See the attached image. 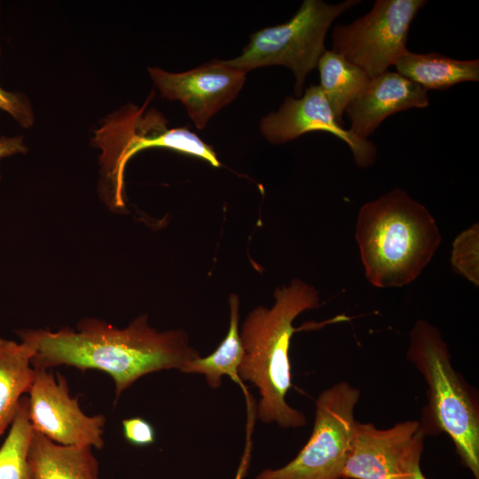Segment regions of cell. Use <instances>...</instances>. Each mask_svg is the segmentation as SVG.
Segmentation results:
<instances>
[{"mask_svg": "<svg viewBox=\"0 0 479 479\" xmlns=\"http://www.w3.org/2000/svg\"><path fill=\"white\" fill-rule=\"evenodd\" d=\"M0 108L10 114L23 127L33 124V111L22 95L7 91L0 87Z\"/></svg>", "mask_w": 479, "mask_h": 479, "instance_id": "cell-22", "label": "cell"}, {"mask_svg": "<svg viewBox=\"0 0 479 479\" xmlns=\"http://www.w3.org/2000/svg\"><path fill=\"white\" fill-rule=\"evenodd\" d=\"M253 423L254 421H252L250 419L248 420V426H247V444H246V447H245V452L242 455V458H241V461H240V464L238 467V470H237V473L235 475V477L234 479H244V477L247 475V470H248V467H249V464H250V456H251V446H252V443H251V432L253 430L252 427H253Z\"/></svg>", "mask_w": 479, "mask_h": 479, "instance_id": "cell-24", "label": "cell"}, {"mask_svg": "<svg viewBox=\"0 0 479 479\" xmlns=\"http://www.w3.org/2000/svg\"><path fill=\"white\" fill-rule=\"evenodd\" d=\"M17 334L20 342L0 338V437L12 424L36 372L31 365L37 347L35 331L21 330Z\"/></svg>", "mask_w": 479, "mask_h": 479, "instance_id": "cell-14", "label": "cell"}, {"mask_svg": "<svg viewBox=\"0 0 479 479\" xmlns=\"http://www.w3.org/2000/svg\"><path fill=\"white\" fill-rule=\"evenodd\" d=\"M122 424L123 436L130 444L145 447L155 442V429L146 420L141 417H132L123 420Z\"/></svg>", "mask_w": 479, "mask_h": 479, "instance_id": "cell-21", "label": "cell"}, {"mask_svg": "<svg viewBox=\"0 0 479 479\" xmlns=\"http://www.w3.org/2000/svg\"><path fill=\"white\" fill-rule=\"evenodd\" d=\"M10 426L0 447V479H35L27 459L33 433L27 397L20 398Z\"/></svg>", "mask_w": 479, "mask_h": 479, "instance_id": "cell-19", "label": "cell"}, {"mask_svg": "<svg viewBox=\"0 0 479 479\" xmlns=\"http://www.w3.org/2000/svg\"><path fill=\"white\" fill-rule=\"evenodd\" d=\"M148 73L161 96L181 101L200 130L237 97L247 75L217 59L183 73L158 67H148Z\"/></svg>", "mask_w": 479, "mask_h": 479, "instance_id": "cell-11", "label": "cell"}, {"mask_svg": "<svg viewBox=\"0 0 479 479\" xmlns=\"http://www.w3.org/2000/svg\"><path fill=\"white\" fill-rule=\"evenodd\" d=\"M420 459L417 458L411 463L402 479H428L421 471Z\"/></svg>", "mask_w": 479, "mask_h": 479, "instance_id": "cell-25", "label": "cell"}, {"mask_svg": "<svg viewBox=\"0 0 479 479\" xmlns=\"http://www.w3.org/2000/svg\"><path fill=\"white\" fill-rule=\"evenodd\" d=\"M407 358L428 386L420 425L426 434L444 432L461 463L479 479V404L475 391L453 368L440 330L424 319L409 333Z\"/></svg>", "mask_w": 479, "mask_h": 479, "instance_id": "cell-4", "label": "cell"}, {"mask_svg": "<svg viewBox=\"0 0 479 479\" xmlns=\"http://www.w3.org/2000/svg\"><path fill=\"white\" fill-rule=\"evenodd\" d=\"M27 459L35 479H100L91 447L59 444L34 429Z\"/></svg>", "mask_w": 479, "mask_h": 479, "instance_id": "cell-15", "label": "cell"}, {"mask_svg": "<svg viewBox=\"0 0 479 479\" xmlns=\"http://www.w3.org/2000/svg\"><path fill=\"white\" fill-rule=\"evenodd\" d=\"M360 2L345 0L330 4L304 0L288 21L252 34L239 57L224 61L245 73L265 66L287 67L295 78L294 92L301 97L306 76L317 67L326 51L325 38L332 23Z\"/></svg>", "mask_w": 479, "mask_h": 479, "instance_id": "cell-6", "label": "cell"}, {"mask_svg": "<svg viewBox=\"0 0 479 479\" xmlns=\"http://www.w3.org/2000/svg\"><path fill=\"white\" fill-rule=\"evenodd\" d=\"M322 89L336 119L343 126L342 115L349 103L365 88L371 78L358 67L334 51L326 50L318 66Z\"/></svg>", "mask_w": 479, "mask_h": 479, "instance_id": "cell-18", "label": "cell"}, {"mask_svg": "<svg viewBox=\"0 0 479 479\" xmlns=\"http://www.w3.org/2000/svg\"><path fill=\"white\" fill-rule=\"evenodd\" d=\"M452 270L475 287L479 286V224L462 231L452 243Z\"/></svg>", "mask_w": 479, "mask_h": 479, "instance_id": "cell-20", "label": "cell"}, {"mask_svg": "<svg viewBox=\"0 0 479 479\" xmlns=\"http://www.w3.org/2000/svg\"><path fill=\"white\" fill-rule=\"evenodd\" d=\"M425 436L419 420L385 429L357 421L342 479H402L421 457Z\"/></svg>", "mask_w": 479, "mask_h": 479, "instance_id": "cell-10", "label": "cell"}, {"mask_svg": "<svg viewBox=\"0 0 479 479\" xmlns=\"http://www.w3.org/2000/svg\"><path fill=\"white\" fill-rule=\"evenodd\" d=\"M398 74L428 90H448L479 81V60H459L444 55L407 51L394 65Z\"/></svg>", "mask_w": 479, "mask_h": 479, "instance_id": "cell-16", "label": "cell"}, {"mask_svg": "<svg viewBox=\"0 0 479 479\" xmlns=\"http://www.w3.org/2000/svg\"><path fill=\"white\" fill-rule=\"evenodd\" d=\"M428 103L426 90L397 72L387 70L371 78L347 106L349 130L357 137L367 140L389 115L413 107L424 108Z\"/></svg>", "mask_w": 479, "mask_h": 479, "instance_id": "cell-13", "label": "cell"}, {"mask_svg": "<svg viewBox=\"0 0 479 479\" xmlns=\"http://www.w3.org/2000/svg\"><path fill=\"white\" fill-rule=\"evenodd\" d=\"M229 305L230 326L224 339L214 352L208 357L200 356L189 361L181 372L203 374L208 386L214 389L221 386L223 376H228L246 392L238 374L244 356V348L239 331L240 299L237 294L230 295Z\"/></svg>", "mask_w": 479, "mask_h": 479, "instance_id": "cell-17", "label": "cell"}, {"mask_svg": "<svg viewBox=\"0 0 479 479\" xmlns=\"http://www.w3.org/2000/svg\"><path fill=\"white\" fill-rule=\"evenodd\" d=\"M35 370L27 393L33 429L59 444L102 449L106 417L85 414L62 374L55 377L48 370Z\"/></svg>", "mask_w": 479, "mask_h": 479, "instance_id": "cell-9", "label": "cell"}, {"mask_svg": "<svg viewBox=\"0 0 479 479\" xmlns=\"http://www.w3.org/2000/svg\"><path fill=\"white\" fill-rule=\"evenodd\" d=\"M360 391L346 381L324 389L316 401L311 435L297 455L255 479H342L350 447Z\"/></svg>", "mask_w": 479, "mask_h": 479, "instance_id": "cell-7", "label": "cell"}, {"mask_svg": "<svg viewBox=\"0 0 479 479\" xmlns=\"http://www.w3.org/2000/svg\"><path fill=\"white\" fill-rule=\"evenodd\" d=\"M274 299L271 308L256 307L242 323L244 356L238 374L241 381H249L259 390L261 421L297 428L305 426L307 419L286 401L292 387L289 349L293 334L305 327H294L293 322L302 312L317 309L319 296L314 287L295 279L277 287Z\"/></svg>", "mask_w": 479, "mask_h": 479, "instance_id": "cell-2", "label": "cell"}, {"mask_svg": "<svg viewBox=\"0 0 479 479\" xmlns=\"http://www.w3.org/2000/svg\"><path fill=\"white\" fill-rule=\"evenodd\" d=\"M260 130L272 144H283L308 132L322 131L334 135L350 148L359 168L372 166L377 157V146L340 125L319 85H310L299 98L287 97L277 112L260 122Z\"/></svg>", "mask_w": 479, "mask_h": 479, "instance_id": "cell-12", "label": "cell"}, {"mask_svg": "<svg viewBox=\"0 0 479 479\" xmlns=\"http://www.w3.org/2000/svg\"><path fill=\"white\" fill-rule=\"evenodd\" d=\"M26 151L27 147L23 143L22 137H3L0 138V160L12 154L24 153Z\"/></svg>", "mask_w": 479, "mask_h": 479, "instance_id": "cell-23", "label": "cell"}, {"mask_svg": "<svg viewBox=\"0 0 479 479\" xmlns=\"http://www.w3.org/2000/svg\"><path fill=\"white\" fill-rule=\"evenodd\" d=\"M128 105L108 117L95 131V145L101 150L99 162L102 192L115 210L126 207L124 173L128 161L138 152L161 147L198 157L214 168L221 162L213 147L187 128L168 127V120L156 109Z\"/></svg>", "mask_w": 479, "mask_h": 479, "instance_id": "cell-5", "label": "cell"}, {"mask_svg": "<svg viewBox=\"0 0 479 479\" xmlns=\"http://www.w3.org/2000/svg\"><path fill=\"white\" fill-rule=\"evenodd\" d=\"M35 331L37 347L31 360L35 369L68 365L81 371L105 372L114 382V405L122 393L139 378L162 370L181 371L200 357L185 331L159 332L149 326L145 314L123 329L87 318L79 322L76 330Z\"/></svg>", "mask_w": 479, "mask_h": 479, "instance_id": "cell-1", "label": "cell"}, {"mask_svg": "<svg viewBox=\"0 0 479 479\" xmlns=\"http://www.w3.org/2000/svg\"><path fill=\"white\" fill-rule=\"evenodd\" d=\"M355 237L365 277L379 288L413 282L442 241L427 208L400 188L361 207Z\"/></svg>", "mask_w": 479, "mask_h": 479, "instance_id": "cell-3", "label": "cell"}, {"mask_svg": "<svg viewBox=\"0 0 479 479\" xmlns=\"http://www.w3.org/2000/svg\"><path fill=\"white\" fill-rule=\"evenodd\" d=\"M426 4L425 0H377L365 15L334 27L332 51L373 78L408 51L410 27Z\"/></svg>", "mask_w": 479, "mask_h": 479, "instance_id": "cell-8", "label": "cell"}]
</instances>
